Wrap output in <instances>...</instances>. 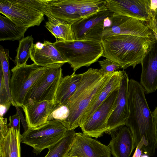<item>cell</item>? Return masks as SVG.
Listing matches in <instances>:
<instances>
[{
	"label": "cell",
	"mask_w": 157,
	"mask_h": 157,
	"mask_svg": "<svg viewBox=\"0 0 157 157\" xmlns=\"http://www.w3.org/2000/svg\"><path fill=\"white\" fill-rule=\"evenodd\" d=\"M129 117L125 125L133 137L134 148L141 142L142 150L150 156L155 155L154 122L152 113L145 96V91L140 82L131 79L128 83Z\"/></svg>",
	"instance_id": "obj_1"
},
{
	"label": "cell",
	"mask_w": 157,
	"mask_h": 157,
	"mask_svg": "<svg viewBox=\"0 0 157 157\" xmlns=\"http://www.w3.org/2000/svg\"><path fill=\"white\" fill-rule=\"evenodd\" d=\"M112 73L103 75L99 69L90 68L81 74L77 88L66 104L70 110L69 116L60 122L68 130H74L80 126L84 113L106 85Z\"/></svg>",
	"instance_id": "obj_2"
},
{
	"label": "cell",
	"mask_w": 157,
	"mask_h": 157,
	"mask_svg": "<svg viewBox=\"0 0 157 157\" xmlns=\"http://www.w3.org/2000/svg\"><path fill=\"white\" fill-rule=\"evenodd\" d=\"M157 40L156 37H143L128 35H115L101 40L102 56L119 64L125 69L134 68L141 64L150 48Z\"/></svg>",
	"instance_id": "obj_3"
},
{
	"label": "cell",
	"mask_w": 157,
	"mask_h": 157,
	"mask_svg": "<svg viewBox=\"0 0 157 157\" xmlns=\"http://www.w3.org/2000/svg\"><path fill=\"white\" fill-rule=\"evenodd\" d=\"M53 44L75 73L81 67H88L98 61L103 53L101 41L97 40L82 39L69 41L56 40Z\"/></svg>",
	"instance_id": "obj_4"
},
{
	"label": "cell",
	"mask_w": 157,
	"mask_h": 157,
	"mask_svg": "<svg viewBox=\"0 0 157 157\" xmlns=\"http://www.w3.org/2000/svg\"><path fill=\"white\" fill-rule=\"evenodd\" d=\"M49 0H0V12L19 27L39 26Z\"/></svg>",
	"instance_id": "obj_5"
},
{
	"label": "cell",
	"mask_w": 157,
	"mask_h": 157,
	"mask_svg": "<svg viewBox=\"0 0 157 157\" xmlns=\"http://www.w3.org/2000/svg\"><path fill=\"white\" fill-rule=\"evenodd\" d=\"M55 64L40 66L34 63L15 66L12 68L10 88L13 105L21 107L25 105L26 96L30 89L45 71Z\"/></svg>",
	"instance_id": "obj_6"
},
{
	"label": "cell",
	"mask_w": 157,
	"mask_h": 157,
	"mask_svg": "<svg viewBox=\"0 0 157 157\" xmlns=\"http://www.w3.org/2000/svg\"><path fill=\"white\" fill-rule=\"evenodd\" d=\"M67 130L59 121H49L37 128H28L21 134V142L32 147L33 152L38 155L57 143Z\"/></svg>",
	"instance_id": "obj_7"
},
{
	"label": "cell",
	"mask_w": 157,
	"mask_h": 157,
	"mask_svg": "<svg viewBox=\"0 0 157 157\" xmlns=\"http://www.w3.org/2000/svg\"><path fill=\"white\" fill-rule=\"evenodd\" d=\"M64 64H55L45 71L28 92L26 105L29 101L54 102L58 88L63 77L61 67Z\"/></svg>",
	"instance_id": "obj_8"
},
{
	"label": "cell",
	"mask_w": 157,
	"mask_h": 157,
	"mask_svg": "<svg viewBox=\"0 0 157 157\" xmlns=\"http://www.w3.org/2000/svg\"><path fill=\"white\" fill-rule=\"evenodd\" d=\"M105 27L101 40L115 35H128L143 37H155L149 23L114 13Z\"/></svg>",
	"instance_id": "obj_9"
},
{
	"label": "cell",
	"mask_w": 157,
	"mask_h": 157,
	"mask_svg": "<svg viewBox=\"0 0 157 157\" xmlns=\"http://www.w3.org/2000/svg\"><path fill=\"white\" fill-rule=\"evenodd\" d=\"M119 87L112 92L92 114L80 126L82 133L98 138L106 133L108 119L114 109Z\"/></svg>",
	"instance_id": "obj_10"
},
{
	"label": "cell",
	"mask_w": 157,
	"mask_h": 157,
	"mask_svg": "<svg viewBox=\"0 0 157 157\" xmlns=\"http://www.w3.org/2000/svg\"><path fill=\"white\" fill-rule=\"evenodd\" d=\"M108 10L114 13L149 23L153 17L150 0H106Z\"/></svg>",
	"instance_id": "obj_11"
},
{
	"label": "cell",
	"mask_w": 157,
	"mask_h": 157,
	"mask_svg": "<svg viewBox=\"0 0 157 157\" xmlns=\"http://www.w3.org/2000/svg\"><path fill=\"white\" fill-rule=\"evenodd\" d=\"M113 13L109 10L99 12L82 18L72 25L76 40L94 39L101 40L105 22Z\"/></svg>",
	"instance_id": "obj_12"
},
{
	"label": "cell",
	"mask_w": 157,
	"mask_h": 157,
	"mask_svg": "<svg viewBox=\"0 0 157 157\" xmlns=\"http://www.w3.org/2000/svg\"><path fill=\"white\" fill-rule=\"evenodd\" d=\"M108 145H105L83 133H75L68 156L78 157H111Z\"/></svg>",
	"instance_id": "obj_13"
},
{
	"label": "cell",
	"mask_w": 157,
	"mask_h": 157,
	"mask_svg": "<svg viewBox=\"0 0 157 157\" xmlns=\"http://www.w3.org/2000/svg\"><path fill=\"white\" fill-rule=\"evenodd\" d=\"M129 79L126 72L122 71V76L116 107L107 122V133L111 130L125 125L129 117L128 83Z\"/></svg>",
	"instance_id": "obj_14"
},
{
	"label": "cell",
	"mask_w": 157,
	"mask_h": 157,
	"mask_svg": "<svg viewBox=\"0 0 157 157\" xmlns=\"http://www.w3.org/2000/svg\"><path fill=\"white\" fill-rule=\"evenodd\" d=\"M141 64L140 83L146 94L154 92L157 90V40L149 49Z\"/></svg>",
	"instance_id": "obj_15"
},
{
	"label": "cell",
	"mask_w": 157,
	"mask_h": 157,
	"mask_svg": "<svg viewBox=\"0 0 157 157\" xmlns=\"http://www.w3.org/2000/svg\"><path fill=\"white\" fill-rule=\"evenodd\" d=\"M107 133L111 137L108 145L111 155L114 157H130L134 148L133 136L129 128L121 125Z\"/></svg>",
	"instance_id": "obj_16"
},
{
	"label": "cell",
	"mask_w": 157,
	"mask_h": 157,
	"mask_svg": "<svg viewBox=\"0 0 157 157\" xmlns=\"http://www.w3.org/2000/svg\"><path fill=\"white\" fill-rule=\"evenodd\" d=\"M55 106L53 101H29L21 107L25 113L28 128H35L46 123Z\"/></svg>",
	"instance_id": "obj_17"
},
{
	"label": "cell",
	"mask_w": 157,
	"mask_h": 157,
	"mask_svg": "<svg viewBox=\"0 0 157 157\" xmlns=\"http://www.w3.org/2000/svg\"><path fill=\"white\" fill-rule=\"evenodd\" d=\"M30 58L36 64L46 66L56 63H65L67 61L56 48L53 43L44 40L33 44L30 51Z\"/></svg>",
	"instance_id": "obj_18"
},
{
	"label": "cell",
	"mask_w": 157,
	"mask_h": 157,
	"mask_svg": "<svg viewBox=\"0 0 157 157\" xmlns=\"http://www.w3.org/2000/svg\"><path fill=\"white\" fill-rule=\"evenodd\" d=\"M45 13L72 25L82 19L77 10V0H49Z\"/></svg>",
	"instance_id": "obj_19"
},
{
	"label": "cell",
	"mask_w": 157,
	"mask_h": 157,
	"mask_svg": "<svg viewBox=\"0 0 157 157\" xmlns=\"http://www.w3.org/2000/svg\"><path fill=\"white\" fill-rule=\"evenodd\" d=\"M122 73V71H116L113 72L111 78L106 85L84 113L82 118L80 125L86 121L110 94L119 86Z\"/></svg>",
	"instance_id": "obj_20"
},
{
	"label": "cell",
	"mask_w": 157,
	"mask_h": 157,
	"mask_svg": "<svg viewBox=\"0 0 157 157\" xmlns=\"http://www.w3.org/2000/svg\"><path fill=\"white\" fill-rule=\"evenodd\" d=\"M20 130L9 127L5 136L0 138V156L21 157Z\"/></svg>",
	"instance_id": "obj_21"
},
{
	"label": "cell",
	"mask_w": 157,
	"mask_h": 157,
	"mask_svg": "<svg viewBox=\"0 0 157 157\" xmlns=\"http://www.w3.org/2000/svg\"><path fill=\"white\" fill-rule=\"evenodd\" d=\"M45 15L47 17L48 21L44 26L56 40L67 41L76 40L71 24L53 17L48 13H45Z\"/></svg>",
	"instance_id": "obj_22"
},
{
	"label": "cell",
	"mask_w": 157,
	"mask_h": 157,
	"mask_svg": "<svg viewBox=\"0 0 157 157\" xmlns=\"http://www.w3.org/2000/svg\"><path fill=\"white\" fill-rule=\"evenodd\" d=\"M81 77V74L73 73L63 77L58 88L54 100L55 106L58 104L66 105L76 90Z\"/></svg>",
	"instance_id": "obj_23"
},
{
	"label": "cell",
	"mask_w": 157,
	"mask_h": 157,
	"mask_svg": "<svg viewBox=\"0 0 157 157\" xmlns=\"http://www.w3.org/2000/svg\"><path fill=\"white\" fill-rule=\"evenodd\" d=\"M28 28L20 27L9 18L0 15V41L20 40Z\"/></svg>",
	"instance_id": "obj_24"
},
{
	"label": "cell",
	"mask_w": 157,
	"mask_h": 157,
	"mask_svg": "<svg viewBox=\"0 0 157 157\" xmlns=\"http://www.w3.org/2000/svg\"><path fill=\"white\" fill-rule=\"evenodd\" d=\"M74 130H68L64 137L48 149L45 157H67L72 145Z\"/></svg>",
	"instance_id": "obj_25"
},
{
	"label": "cell",
	"mask_w": 157,
	"mask_h": 157,
	"mask_svg": "<svg viewBox=\"0 0 157 157\" xmlns=\"http://www.w3.org/2000/svg\"><path fill=\"white\" fill-rule=\"evenodd\" d=\"M107 10L106 0H77V10L82 18Z\"/></svg>",
	"instance_id": "obj_26"
},
{
	"label": "cell",
	"mask_w": 157,
	"mask_h": 157,
	"mask_svg": "<svg viewBox=\"0 0 157 157\" xmlns=\"http://www.w3.org/2000/svg\"><path fill=\"white\" fill-rule=\"evenodd\" d=\"M34 39L32 36H28L19 41L18 47L16 50L17 55L14 60L16 66H20L26 64L30 57V51L33 46Z\"/></svg>",
	"instance_id": "obj_27"
},
{
	"label": "cell",
	"mask_w": 157,
	"mask_h": 157,
	"mask_svg": "<svg viewBox=\"0 0 157 157\" xmlns=\"http://www.w3.org/2000/svg\"><path fill=\"white\" fill-rule=\"evenodd\" d=\"M0 65L3 73L6 89L12 104L13 102L11 98L10 88V73L9 69V53L8 49H4L2 45L0 47Z\"/></svg>",
	"instance_id": "obj_28"
},
{
	"label": "cell",
	"mask_w": 157,
	"mask_h": 157,
	"mask_svg": "<svg viewBox=\"0 0 157 157\" xmlns=\"http://www.w3.org/2000/svg\"><path fill=\"white\" fill-rule=\"evenodd\" d=\"M70 110L68 107L63 104L56 105L49 116L48 121L56 120L60 122L65 120L69 116Z\"/></svg>",
	"instance_id": "obj_29"
},
{
	"label": "cell",
	"mask_w": 157,
	"mask_h": 157,
	"mask_svg": "<svg viewBox=\"0 0 157 157\" xmlns=\"http://www.w3.org/2000/svg\"><path fill=\"white\" fill-rule=\"evenodd\" d=\"M98 62L101 67L99 71L103 75L112 73L121 68L118 63L108 59L99 61Z\"/></svg>",
	"instance_id": "obj_30"
},
{
	"label": "cell",
	"mask_w": 157,
	"mask_h": 157,
	"mask_svg": "<svg viewBox=\"0 0 157 157\" xmlns=\"http://www.w3.org/2000/svg\"><path fill=\"white\" fill-rule=\"evenodd\" d=\"M0 105H1L10 100L6 89L3 72L0 66Z\"/></svg>",
	"instance_id": "obj_31"
},
{
	"label": "cell",
	"mask_w": 157,
	"mask_h": 157,
	"mask_svg": "<svg viewBox=\"0 0 157 157\" xmlns=\"http://www.w3.org/2000/svg\"><path fill=\"white\" fill-rule=\"evenodd\" d=\"M20 116L17 112L16 114L10 116L9 122L8 124L9 127L13 128L17 130H20Z\"/></svg>",
	"instance_id": "obj_32"
},
{
	"label": "cell",
	"mask_w": 157,
	"mask_h": 157,
	"mask_svg": "<svg viewBox=\"0 0 157 157\" xmlns=\"http://www.w3.org/2000/svg\"><path fill=\"white\" fill-rule=\"evenodd\" d=\"M154 122V138L155 148L157 150V107L152 112Z\"/></svg>",
	"instance_id": "obj_33"
},
{
	"label": "cell",
	"mask_w": 157,
	"mask_h": 157,
	"mask_svg": "<svg viewBox=\"0 0 157 157\" xmlns=\"http://www.w3.org/2000/svg\"><path fill=\"white\" fill-rule=\"evenodd\" d=\"M152 12L153 17L152 21L151 23V26L155 37L157 39V9Z\"/></svg>",
	"instance_id": "obj_34"
},
{
	"label": "cell",
	"mask_w": 157,
	"mask_h": 157,
	"mask_svg": "<svg viewBox=\"0 0 157 157\" xmlns=\"http://www.w3.org/2000/svg\"><path fill=\"white\" fill-rule=\"evenodd\" d=\"M11 104V101L10 100L0 105V117H3L9 109Z\"/></svg>",
	"instance_id": "obj_35"
},
{
	"label": "cell",
	"mask_w": 157,
	"mask_h": 157,
	"mask_svg": "<svg viewBox=\"0 0 157 157\" xmlns=\"http://www.w3.org/2000/svg\"><path fill=\"white\" fill-rule=\"evenodd\" d=\"M143 145L141 142L139 144L136 148L135 151L132 157H140L142 155V149L143 147Z\"/></svg>",
	"instance_id": "obj_36"
},
{
	"label": "cell",
	"mask_w": 157,
	"mask_h": 157,
	"mask_svg": "<svg viewBox=\"0 0 157 157\" xmlns=\"http://www.w3.org/2000/svg\"><path fill=\"white\" fill-rule=\"evenodd\" d=\"M15 107H16L17 109V113H18L19 116L21 117H20V119L21 120V121L23 127L25 130V131H26L28 128L26 121L25 120L23 117V115L22 114L21 112V111L19 109V108H18V107L17 106H15Z\"/></svg>",
	"instance_id": "obj_37"
},
{
	"label": "cell",
	"mask_w": 157,
	"mask_h": 157,
	"mask_svg": "<svg viewBox=\"0 0 157 157\" xmlns=\"http://www.w3.org/2000/svg\"><path fill=\"white\" fill-rule=\"evenodd\" d=\"M150 8L152 11L157 9V0H150Z\"/></svg>",
	"instance_id": "obj_38"
},
{
	"label": "cell",
	"mask_w": 157,
	"mask_h": 157,
	"mask_svg": "<svg viewBox=\"0 0 157 157\" xmlns=\"http://www.w3.org/2000/svg\"><path fill=\"white\" fill-rule=\"evenodd\" d=\"M140 157H149L148 155H142Z\"/></svg>",
	"instance_id": "obj_39"
},
{
	"label": "cell",
	"mask_w": 157,
	"mask_h": 157,
	"mask_svg": "<svg viewBox=\"0 0 157 157\" xmlns=\"http://www.w3.org/2000/svg\"><path fill=\"white\" fill-rule=\"evenodd\" d=\"M67 157H77V156H68Z\"/></svg>",
	"instance_id": "obj_40"
},
{
	"label": "cell",
	"mask_w": 157,
	"mask_h": 157,
	"mask_svg": "<svg viewBox=\"0 0 157 157\" xmlns=\"http://www.w3.org/2000/svg\"><path fill=\"white\" fill-rule=\"evenodd\" d=\"M0 157H1L0 156Z\"/></svg>",
	"instance_id": "obj_41"
}]
</instances>
